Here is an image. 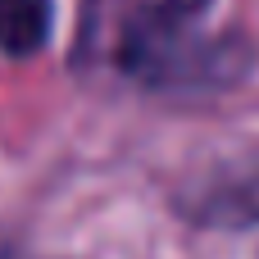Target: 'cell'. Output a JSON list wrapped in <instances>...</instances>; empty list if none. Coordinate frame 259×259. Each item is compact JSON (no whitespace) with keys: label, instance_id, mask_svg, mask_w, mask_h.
Masks as SVG:
<instances>
[{"label":"cell","instance_id":"1","mask_svg":"<svg viewBox=\"0 0 259 259\" xmlns=\"http://www.w3.org/2000/svg\"><path fill=\"white\" fill-rule=\"evenodd\" d=\"M214 0H82L73 59L91 82L132 91H209L246 68L232 36L209 23Z\"/></svg>","mask_w":259,"mask_h":259},{"label":"cell","instance_id":"2","mask_svg":"<svg viewBox=\"0 0 259 259\" xmlns=\"http://www.w3.org/2000/svg\"><path fill=\"white\" fill-rule=\"evenodd\" d=\"M55 0H0V50L23 59L36 55L50 36Z\"/></svg>","mask_w":259,"mask_h":259},{"label":"cell","instance_id":"3","mask_svg":"<svg viewBox=\"0 0 259 259\" xmlns=\"http://www.w3.org/2000/svg\"><path fill=\"white\" fill-rule=\"evenodd\" d=\"M200 219L209 223H259V168L246 178H232L223 187H205L200 196Z\"/></svg>","mask_w":259,"mask_h":259},{"label":"cell","instance_id":"4","mask_svg":"<svg viewBox=\"0 0 259 259\" xmlns=\"http://www.w3.org/2000/svg\"><path fill=\"white\" fill-rule=\"evenodd\" d=\"M0 259H5V241H0Z\"/></svg>","mask_w":259,"mask_h":259}]
</instances>
